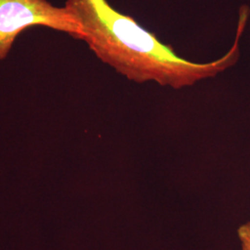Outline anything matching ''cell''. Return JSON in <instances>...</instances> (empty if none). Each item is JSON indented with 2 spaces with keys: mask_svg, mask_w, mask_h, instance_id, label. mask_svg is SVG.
<instances>
[{
  "mask_svg": "<svg viewBox=\"0 0 250 250\" xmlns=\"http://www.w3.org/2000/svg\"><path fill=\"white\" fill-rule=\"evenodd\" d=\"M65 7L79 23L83 41L102 62L128 80L182 89L212 78L235 64L239 40L248 21L241 15L232 48L224 57L199 63L178 56L170 45L140 25L135 19L114 9L107 0H66Z\"/></svg>",
  "mask_w": 250,
  "mask_h": 250,
  "instance_id": "obj_1",
  "label": "cell"
},
{
  "mask_svg": "<svg viewBox=\"0 0 250 250\" xmlns=\"http://www.w3.org/2000/svg\"><path fill=\"white\" fill-rule=\"evenodd\" d=\"M34 26L47 27L78 40L83 36L65 6L59 8L47 0H0V61L8 57L19 35Z\"/></svg>",
  "mask_w": 250,
  "mask_h": 250,
  "instance_id": "obj_2",
  "label": "cell"
},
{
  "mask_svg": "<svg viewBox=\"0 0 250 250\" xmlns=\"http://www.w3.org/2000/svg\"><path fill=\"white\" fill-rule=\"evenodd\" d=\"M242 250H250V222L242 224L237 230Z\"/></svg>",
  "mask_w": 250,
  "mask_h": 250,
  "instance_id": "obj_3",
  "label": "cell"
}]
</instances>
